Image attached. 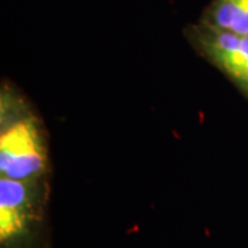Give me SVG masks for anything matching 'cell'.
<instances>
[{"mask_svg":"<svg viewBox=\"0 0 248 248\" xmlns=\"http://www.w3.org/2000/svg\"><path fill=\"white\" fill-rule=\"evenodd\" d=\"M202 22L248 36V0H213Z\"/></svg>","mask_w":248,"mask_h":248,"instance_id":"3957f363","label":"cell"},{"mask_svg":"<svg viewBox=\"0 0 248 248\" xmlns=\"http://www.w3.org/2000/svg\"><path fill=\"white\" fill-rule=\"evenodd\" d=\"M47 149L35 116H22L3 125L0 135L1 177L39 181L47 170Z\"/></svg>","mask_w":248,"mask_h":248,"instance_id":"6da1fadb","label":"cell"},{"mask_svg":"<svg viewBox=\"0 0 248 248\" xmlns=\"http://www.w3.org/2000/svg\"><path fill=\"white\" fill-rule=\"evenodd\" d=\"M39 181L0 178V243L9 248L24 241L39 219Z\"/></svg>","mask_w":248,"mask_h":248,"instance_id":"7a4b0ae2","label":"cell"},{"mask_svg":"<svg viewBox=\"0 0 248 248\" xmlns=\"http://www.w3.org/2000/svg\"><path fill=\"white\" fill-rule=\"evenodd\" d=\"M204 55L225 72L248 95V36L232 48H202Z\"/></svg>","mask_w":248,"mask_h":248,"instance_id":"277c9868","label":"cell"}]
</instances>
